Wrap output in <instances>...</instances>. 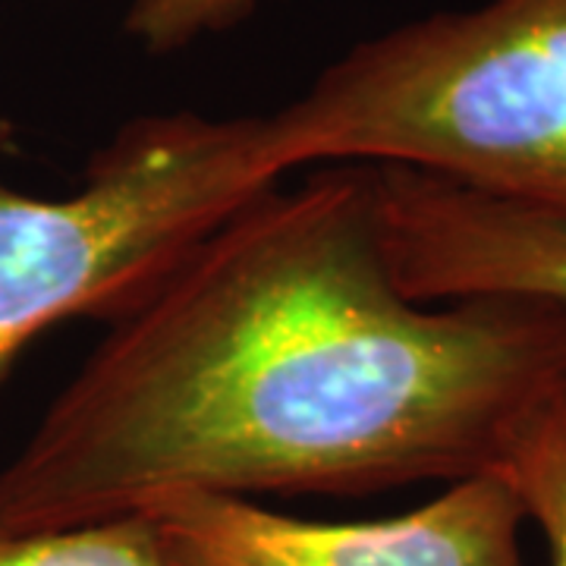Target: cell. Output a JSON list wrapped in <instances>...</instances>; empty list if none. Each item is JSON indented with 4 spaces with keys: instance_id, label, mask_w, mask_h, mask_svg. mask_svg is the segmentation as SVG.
<instances>
[{
    "instance_id": "8992f818",
    "label": "cell",
    "mask_w": 566,
    "mask_h": 566,
    "mask_svg": "<svg viewBox=\"0 0 566 566\" xmlns=\"http://www.w3.org/2000/svg\"><path fill=\"white\" fill-rule=\"evenodd\" d=\"M497 472L513 485L528 523L542 528L551 566H566V385L513 434Z\"/></svg>"
},
{
    "instance_id": "277c9868",
    "label": "cell",
    "mask_w": 566,
    "mask_h": 566,
    "mask_svg": "<svg viewBox=\"0 0 566 566\" xmlns=\"http://www.w3.org/2000/svg\"><path fill=\"white\" fill-rule=\"evenodd\" d=\"M142 516L170 566H526L528 516L497 469L363 523L305 520L218 494H180Z\"/></svg>"
},
{
    "instance_id": "ba28073f",
    "label": "cell",
    "mask_w": 566,
    "mask_h": 566,
    "mask_svg": "<svg viewBox=\"0 0 566 566\" xmlns=\"http://www.w3.org/2000/svg\"><path fill=\"white\" fill-rule=\"evenodd\" d=\"M264 0H129L123 29L148 54H177L245 22Z\"/></svg>"
},
{
    "instance_id": "3957f363",
    "label": "cell",
    "mask_w": 566,
    "mask_h": 566,
    "mask_svg": "<svg viewBox=\"0 0 566 566\" xmlns=\"http://www.w3.org/2000/svg\"><path fill=\"white\" fill-rule=\"evenodd\" d=\"M10 139L0 117V158ZM286 174L268 114L180 111L123 123L70 196L0 180V387L54 324L133 312L192 245Z\"/></svg>"
},
{
    "instance_id": "7a4b0ae2",
    "label": "cell",
    "mask_w": 566,
    "mask_h": 566,
    "mask_svg": "<svg viewBox=\"0 0 566 566\" xmlns=\"http://www.w3.org/2000/svg\"><path fill=\"white\" fill-rule=\"evenodd\" d=\"M268 120L290 174L394 164L566 218V0L403 22Z\"/></svg>"
},
{
    "instance_id": "6da1fadb",
    "label": "cell",
    "mask_w": 566,
    "mask_h": 566,
    "mask_svg": "<svg viewBox=\"0 0 566 566\" xmlns=\"http://www.w3.org/2000/svg\"><path fill=\"white\" fill-rule=\"evenodd\" d=\"M566 385V305L416 303L371 174L271 186L111 322L0 469V532L180 494H371L497 469Z\"/></svg>"
},
{
    "instance_id": "52a82bcc",
    "label": "cell",
    "mask_w": 566,
    "mask_h": 566,
    "mask_svg": "<svg viewBox=\"0 0 566 566\" xmlns=\"http://www.w3.org/2000/svg\"><path fill=\"white\" fill-rule=\"evenodd\" d=\"M0 566H170L148 516L0 532Z\"/></svg>"
},
{
    "instance_id": "5b68a950",
    "label": "cell",
    "mask_w": 566,
    "mask_h": 566,
    "mask_svg": "<svg viewBox=\"0 0 566 566\" xmlns=\"http://www.w3.org/2000/svg\"><path fill=\"white\" fill-rule=\"evenodd\" d=\"M390 274L416 303L566 305V218L394 164H365Z\"/></svg>"
}]
</instances>
